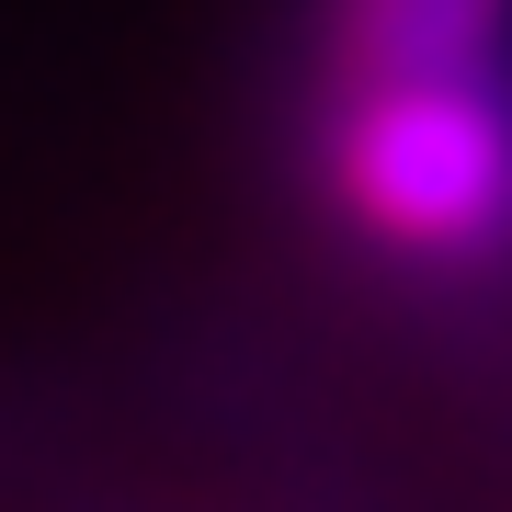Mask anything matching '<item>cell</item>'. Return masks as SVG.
Instances as JSON below:
<instances>
[{"mask_svg":"<svg viewBox=\"0 0 512 512\" xmlns=\"http://www.w3.org/2000/svg\"><path fill=\"white\" fill-rule=\"evenodd\" d=\"M330 194L387 251H490L512 228V103L490 69L467 80H342Z\"/></svg>","mask_w":512,"mask_h":512,"instance_id":"6da1fadb","label":"cell"},{"mask_svg":"<svg viewBox=\"0 0 512 512\" xmlns=\"http://www.w3.org/2000/svg\"><path fill=\"white\" fill-rule=\"evenodd\" d=\"M330 69L342 80H467L512 35V0H330Z\"/></svg>","mask_w":512,"mask_h":512,"instance_id":"7a4b0ae2","label":"cell"}]
</instances>
